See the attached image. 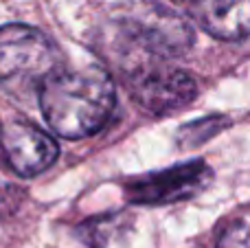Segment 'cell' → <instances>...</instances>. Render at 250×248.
I'll list each match as a JSON object with an SVG mask.
<instances>
[{
	"label": "cell",
	"mask_w": 250,
	"mask_h": 248,
	"mask_svg": "<svg viewBox=\"0 0 250 248\" xmlns=\"http://www.w3.org/2000/svg\"><path fill=\"white\" fill-rule=\"evenodd\" d=\"M117 90L105 70H57L40 86V108L62 139H86L101 132L114 114Z\"/></svg>",
	"instance_id": "6da1fadb"
},
{
	"label": "cell",
	"mask_w": 250,
	"mask_h": 248,
	"mask_svg": "<svg viewBox=\"0 0 250 248\" xmlns=\"http://www.w3.org/2000/svg\"><path fill=\"white\" fill-rule=\"evenodd\" d=\"M123 38L121 77L141 108L151 114H167L195 99L198 83L189 73L167 64V55L149 46L132 24H127Z\"/></svg>",
	"instance_id": "7a4b0ae2"
},
{
	"label": "cell",
	"mask_w": 250,
	"mask_h": 248,
	"mask_svg": "<svg viewBox=\"0 0 250 248\" xmlns=\"http://www.w3.org/2000/svg\"><path fill=\"white\" fill-rule=\"evenodd\" d=\"M62 57L48 35L29 24L0 26V82L18 88L42 86L60 70Z\"/></svg>",
	"instance_id": "3957f363"
},
{
	"label": "cell",
	"mask_w": 250,
	"mask_h": 248,
	"mask_svg": "<svg viewBox=\"0 0 250 248\" xmlns=\"http://www.w3.org/2000/svg\"><path fill=\"white\" fill-rule=\"evenodd\" d=\"M213 174L207 163H180L169 169L151 171L125 183V198L134 205H171L208 187Z\"/></svg>",
	"instance_id": "277c9868"
},
{
	"label": "cell",
	"mask_w": 250,
	"mask_h": 248,
	"mask_svg": "<svg viewBox=\"0 0 250 248\" xmlns=\"http://www.w3.org/2000/svg\"><path fill=\"white\" fill-rule=\"evenodd\" d=\"M0 145L11 169L20 176H38L57 161L60 147L44 130L24 121L9 123L0 130Z\"/></svg>",
	"instance_id": "5b68a950"
},
{
	"label": "cell",
	"mask_w": 250,
	"mask_h": 248,
	"mask_svg": "<svg viewBox=\"0 0 250 248\" xmlns=\"http://www.w3.org/2000/svg\"><path fill=\"white\" fill-rule=\"evenodd\" d=\"M208 35L235 42L250 35V0H173Z\"/></svg>",
	"instance_id": "8992f818"
},
{
	"label": "cell",
	"mask_w": 250,
	"mask_h": 248,
	"mask_svg": "<svg viewBox=\"0 0 250 248\" xmlns=\"http://www.w3.org/2000/svg\"><path fill=\"white\" fill-rule=\"evenodd\" d=\"M217 248H250V228L246 224H230L222 233Z\"/></svg>",
	"instance_id": "52a82bcc"
},
{
	"label": "cell",
	"mask_w": 250,
	"mask_h": 248,
	"mask_svg": "<svg viewBox=\"0 0 250 248\" xmlns=\"http://www.w3.org/2000/svg\"><path fill=\"white\" fill-rule=\"evenodd\" d=\"M189 127H191V130H198V134L191 136V139H189L191 143H200V141L204 143V141H207L208 136H213L217 130H220V127H222V121H220V119H204V121H195V123H191ZM191 143H189V145H191Z\"/></svg>",
	"instance_id": "ba28073f"
}]
</instances>
